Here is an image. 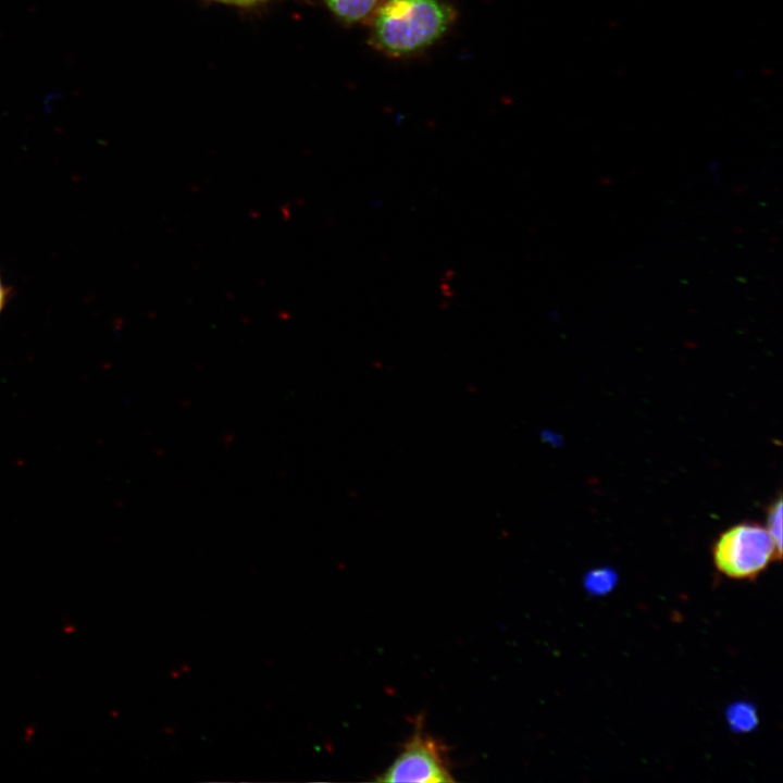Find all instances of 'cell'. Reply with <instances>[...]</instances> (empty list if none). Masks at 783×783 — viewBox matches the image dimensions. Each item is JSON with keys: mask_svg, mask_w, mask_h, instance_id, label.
Listing matches in <instances>:
<instances>
[{"mask_svg": "<svg viewBox=\"0 0 783 783\" xmlns=\"http://www.w3.org/2000/svg\"><path fill=\"white\" fill-rule=\"evenodd\" d=\"M452 18L440 0H386L374 21V39L386 52L409 54L436 41Z\"/></svg>", "mask_w": 783, "mask_h": 783, "instance_id": "cell-1", "label": "cell"}, {"mask_svg": "<svg viewBox=\"0 0 783 783\" xmlns=\"http://www.w3.org/2000/svg\"><path fill=\"white\" fill-rule=\"evenodd\" d=\"M781 556L767 529L755 522L731 526L712 548L714 567L733 580H754Z\"/></svg>", "mask_w": 783, "mask_h": 783, "instance_id": "cell-2", "label": "cell"}, {"mask_svg": "<svg viewBox=\"0 0 783 783\" xmlns=\"http://www.w3.org/2000/svg\"><path fill=\"white\" fill-rule=\"evenodd\" d=\"M375 780L417 783L455 782L448 748L424 730L422 714L415 718L413 732L401 745L395 760Z\"/></svg>", "mask_w": 783, "mask_h": 783, "instance_id": "cell-3", "label": "cell"}, {"mask_svg": "<svg viewBox=\"0 0 783 783\" xmlns=\"http://www.w3.org/2000/svg\"><path fill=\"white\" fill-rule=\"evenodd\" d=\"M377 0H324L328 9L340 20L353 23L365 17Z\"/></svg>", "mask_w": 783, "mask_h": 783, "instance_id": "cell-4", "label": "cell"}, {"mask_svg": "<svg viewBox=\"0 0 783 783\" xmlns=\"http://www.w3.org/2000/svg\"><path fill=\"white\" fill-rule=\"evenodd\" d=\"M775 547L782 554V498L778 497L767 509V526Z\"/></svg>", "mask_w": 783, "mask_h": 783, "instance_id": "cell-5", "label": "cell"}, {"mask_svg": "<svg viewBox=\"0 0 783 783\" xmlns=\"http://www.w3.org/2000/svg\"><path fill=\"white\" fill-rule=\"evenodd\" d=\"M756 718L754 712L748 708L739 706L731 713V722L738 729H749L755 724Z\"/></svg>", "mask_w": 783, "mask_h": 783, "instance_id": "cell-6", "label": "cell"}, {"mask_svg": "<svg viewBox=\"0 0 783 783\" xmlns=\"http://www.w3.org/2000/svg\"><path fill=\"white\" fill-rule=\"evenodd\" d=\"M8 297H9V289L3 284L1 275H0V313L3 310L4 306L7 304Z\"/></svg>", "mask_w": 783, "mask_h": 783, "instance_id": "cell-7", "label": "cell"}, {"mask_svg": "<svg viewBox=\"0 0 783 783\" xmlns=\"http://www.w3.org/2000/svg\"><path fill=\"white\" fill-rule=\"evenodd\" d=\"M220 1H224L227 3H235V4H248V3H253V2L260 1V0H220Z\"/></svg>", "mask_w": 783, "mask_h": 783, "instance_id": "cell-8", "label": "cell"}]
</instances>
